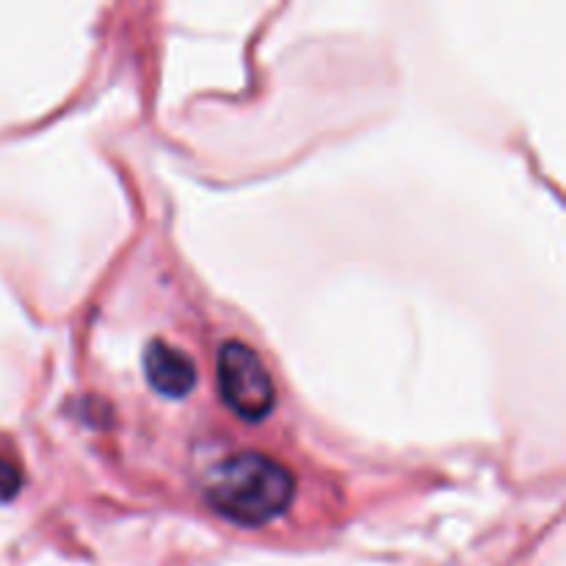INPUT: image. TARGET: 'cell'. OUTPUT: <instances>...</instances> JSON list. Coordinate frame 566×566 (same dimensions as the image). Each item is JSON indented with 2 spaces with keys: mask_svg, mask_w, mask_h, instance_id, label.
<instances>
[{
  "mask_svg": "<svg viewBox=\"0 0 566 566\" xmlns=\"http://www.w3.org/2000/svg\"><path fill=\"white\" fill-rule=\"evenodd\" d=\"M202 492L208 506L219 517L258 528L291 509L296 497V481L291 470L276 459L243 451L213 464L205 475Z\"/></svg>",
  "mask_w": 566,
  "mask_h": 566,
  "instance_id": "1",
  "label": "cell"
},
{
  "mask_svg": "<svg viewBox=\"0 0 566 566\" xmlns=\"http://www.w3.org/2000/svg\"><path fill=\"white\" fill-rule=\"evenodd\" d=\"M22 490V468L17 462L14 451L6 442H0V503H9Z\"/></svg>",
  "mask_w": 566,
  "mask_h": 566,
  "instance_id": "4",
  "label": "cell"
},
{
  "mask_svg": "<svg viewBox=\"0 0 566 566\" xmlns=\"http://www.w3.org/2000/svg\"><path fill=\"white\" fill-rule=\"evenodd\" d=\"M219 392L227 407L247 423H260L274 412L276 392L271 374L254 348L241 340H227L216 359Z\"/></svg>",
  "mask_w": 566,
  "mask_h": 566,
  "instance_id": "2",
  "label": "cell"
},
{
  "mask_svg": "<svg viewBox=\"0 0 566 566\" xmlns=\"http://www.w3.org/2000/svg\"><path fill=\"white\" fill-rule=\"evenodd\" d=\"M144 374L149 387L164 398H186L197 387V365L180 348L153 340L144 348Z\"/></svg>",
  "mask_w": 566,
  "mask_h": 566,
  "instance_id": "3",
  "label": "cell"
}]
</instances>
